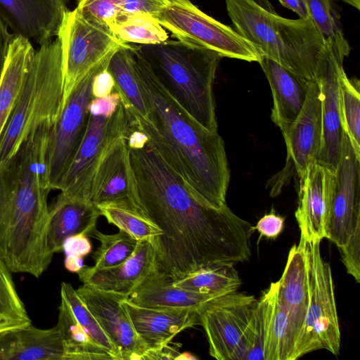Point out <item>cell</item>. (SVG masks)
<instances>
[{
  "label": "cell",
  "instance_id": "9a60e30c",
  "mask_svg": "<svg viewBox=\"0 0 360 360\" xmlns=\"http://www.w3.org/2000/svg\"><path fill=\"white\" fill-rule=\"evenodd\" d=\"M286 145L285 167L278 178L280 183L271 195L279 193V188L295 170L298 177L317 162L322 140L321 103L319 86L316 80L309 81L306 101L294 122L283 133Z\"/></svg>",
  "mask_w": 360,
  "mask_h": 360
},
{
  "label": "cell",
  "instance_id": "f35d334b",
  "mask_svg": "<svg viewBox=\"0 0 360 360\" xmlns=\"http://www.w3.org/2000/svg\"><path fill=\"white\" fill-rule=\"evenodd\" d=\"M127 0H77V8L85 17L110 29L123 15Z\"/></svg>",
  "mask_w": 360,
  "mask_h": 360
},
{
  "label": "cell",
  "instance_id": "836d02e7",
  "mask_svg": "<svg viewBox=\"0 0 360 360\" xmlns=\"http://www.w3.org/2000/svg\"><path fill=\"white\" fill-rule=\"evenodd\" d=\"M340 112L342 127L357 155L360 158L359 81L349 79L344 68L340 70Z\"/></svg>",
  "mask_w": 360,
  "mask_h": 360
},
{
  "label": "cell",
  "instance_id": "60d3db41",
  "mask_svg": "<svg viewBox=\"0 0 360 360\" xmlns=\"http://www.w3.org/2000/svg\"><path fill=\"white\" fill-rule=\"evenodd\" d=\"M347 272L360 282V223L356 224L346 243L338 248Z\"/></svg>",
  "mask_w": 360,
  "mask_h": 360
},
{
  "label": "cell",
  "instance_id": "f546056e",
  "mask_svg": "<svg viewBox=\"0 0 360 360\" xmlns=\"http://www.w3.org/2000/svg\"><path fill=\"white\" fill-rule=\"evenodd\" d=\"M58 309L56 326L64 342L66 360H115L79 323L68 304L62 297Z\"/></svg>",
  "mask_w": 360,
  "mask_h": 360
},
{
  "label": "cell",
  "instance_id": "1f68e13d",
  "mask_svg": "<svg viewBox=\"0 0 360 360\" xmlns=\"http://www.w3.org/2000/svg\"><path fill=\"white\" fill-rule=\"evenodd\" d=\"M309 18L329 43L334 51L344 59L351 47L345 39L340 23V16L334 0H304Z\"/></svg>",
  "mask_w": 360,
  "mask_h": 360
},
{
  "label": "cell",
  "instance_id": "681fc988",
  "mask_svg": "<svg viewBox=\"0 0 360 360\" xmlns=\"http://www.w3.org/2000/svg\"><path fill=\"white\" fill-rule=\"evenodd\" d=\"M195 359L196 358L188 353L180 354L178 359Z\"/></svg>",
  "mask_w": 360,
  "mask_h": 360
},
{
  "label": "cell",
  "instance_id": "5b68a950",
  "mask_svg": "<svg viewBox=\"0 0 360 360\" xmlns=\"http://www.w3.org/2000/svg\"><path fill=\"white\" fill-rule=\"evenodd\" d=\"M169 92L200 125L217 131L213 84L222 58L205 47L169 38L137 44Z\"/></svg>",
  "mask_w": 360,
  "mask_h": 360
},
{
  "label": "cell",
  "instance_id": "7c38bea8",
  "mask_svg": "<svg viewBox=\"0 0 360 360\" xmlns=\"http://www.w3.org/2000/svg\"><path fill=\"white\" fill-rule=\"evenodd\" d=\"M257 300L234 291L213 298L198 309L209 354L218 360H239L241 342Z\"/></svg>",
  "mask_w": 360,
  "mask_h": 360
},
{
  "label": "cell",
  "instance_id": "7bdbcfd3",
  "mask_svg": "<svg viewBox=\"0 0 360 360\" xmlns=\"http://www.w3.org/2000/svg\"><path fill=\"white\" fill-rule=\"evenodd\" d=\"M110 57L103 62L94 77L91 89L94 98L105 96L115 90L113 78L107 68Z\"/></svg>",
  "mask_w": 360,
  "mask_h": 360
},
{
  "label": "cell",
  "instance_id": "8d00e7d4",
  "mask_svg": "<svg viewBox=\"0 0 360 360\" xmlns=\"http://www.w3.org/2000/svg\"><path fill=\"white\" fill-rule=\"evenodd\" d=\"M60 297L65 300L77 321L91 338L98 345L105 348L113 356L115 360H121L120 354L114 345L70 283H61Z\"/></svg>",
  "mask_w": 360,
  "mask_h": 360
},
{
  "label": "cell",
  "instance_id": "e0dca14e",
  "mask_svg": "<svg viewBox=\"0 0 360 360\" xmlns=\"http://www.w3.org/2000/svg\"><path fill=\"white\" fill-rule=\"evenodd\" d=\"M76 292L94 316L121 360H142L147 349L136 334L122 301L128 296L83 284Z\"/></svg>",
  "mask_w": 360,
  "mask_h": 360
},
{
  "label": "cell",
  "instance_id": "d4e9b609",
  "mask_svg": "<svg viewBox=\"0 0 360 360\" xmlns=\"http://www.w3.org/2000/svg\"><path fill=\"white\" fill-rule=\"evenodd\" d=\"M221 295L198 293L176 286L172 278L155 269L127 300L145 308L198 311L207 302Z\"/></svg>",
  "mask_w": 360,
  "mask_h": 360
},
{
  "label": "cell",
  "instance_id": "4316f807",
  "mask_svg": "<svg viewBox=\"0 0 360 360\" xmlns=\"http://www.w3.org/2000/svg\"><path fill=\"white\" fill-rule=\"evenodd\" d=\"M35 51L30 40L13 35L0 82V137L15 106Z\"/></svg>",
  "mask_w": 360,
  "mask_h": 360
},
{
  "label": "cell",
  "instance_id": "b9f144b4",
  "mask_svg": "<svg viewBox=\"0 0 360 360\" xmlns=\"http://www.w3.org/2000/svg\"><path fill=\"white\" fill-rule=\"evenodd\" d=\"M120 103V96L115 89L105 96L93 97L89 104L88 110L91 115L109 117L114 114Z\"/></svg>",
  "mask_w": 360,
  "mask_h": 360
},
{
  "label": "cell",
  "instance_id": "484cf974",
  "mask_svg": "<svg viewBox=\"0 0 360 360\" xmlns=\"http://www.w3.org/2000/svg\"><path fill=\"white\" fill-rule=\"evenodd\" d=\"M259 63L272 92L271 120L283 134L300 113L306 101L309 82L266 57H262Z\"/></svg>",
  "mask_w": 360,
  "mask_h": 360
},
{
  "label": "cell",
  "instance_id": "ffe728a7",
  "mask_svg": "<svg viewBox=\"0 0 360 360\" xmlns=\"http://www.w3.org/2000/svg\"><path fill=\"white\" fill-rule=\"evenodd\" d=\"M278 297L288 317L292 360L304 326L310 300L307 258L304 245L299 242L290 248L281 278Z\"/></svg>",
  "mask_w": 360,
  "mask_h": 360
},
{
  "label": "cell",
  "instance_id": "7a4b0ae2",
  "mask_svg": "<svg viewBox=\"0 0 360 360\" xmlns=\"http://www.w3.org/2000/svg\"><path fill=\"white\" fill-rule=\"evenodd\" d=\"M132 51L148 120L126 111L131 126L148 136L198 202L216 209L224 207L230 172L222 138L200 125L177 102L137 44H132Z\"/></svg>",
  "mask_w": 360,
  "mask_h": 360
},
{
  "label": "cell",
  "instance_id": "30bf717a",
  "mask_svg": "<svg viewBox=\"0 0 360 360\" xmlns=\"http://www.w3.org/2000/svg\"><path fill=\"white\" fill-rule=\"evenodd\" d=\"M107 58L92 68L76 85L53 125L48 160L51 190H58L84 137L89 120L88 106L93 98L94 77Z\"/></svg>",
  "mask_w": 360,
  "mask_h": 360
},
{
  "label": "cell",
  "instance_id": "8fae6325",
  "mask_svg": "<svg viewBox=\"0 0 360 360\" xmlns=\"http://www.w3.org/2000/svg\"><path fill=\"white\" fill-rule=\"evenodd\" d=\"M130 129L121 103L111 117L89 114L84 137L58 190L69 198L89 202L91 182L103 153L118 138L128 136Z\"/></svg>",
  "mask_w": 360,
  "mask_h": 360
},
{
  "label": "cell",
  "instance_id": "9c48e42d",
  "mask_svg": "<svg viewBox=\"0 0 360 360\" xmlns=\"http://www.w3.org/2000/svg\"><path fill=\"white\" fill-rule=\"evenodd\" d=\"M57 37L62 49L63 108L85 75L127 43L108 27L83 15L77 8L66 12Z\"/></svg>",
  "mask_w": 360,
  "mask_h": 360
},
{
  "label": "cell",
  "instance_id": "2e32d148",
  "mask_svg": "<svg viewBox=\"0 0 360 360\" xmlns=\"http://www.w3.org/2000/svg\"><path fill=\"white\" fill-rule=\"evenodd\" d=\"M299 179V200L295 215L300 231V240L328 238L335 172L316 162Z\"/></svg>",
  "mask_w": 360,
  "mask_h": 360
},
{
  "label": "cell",
  "instance_id": "c3c4849f",
  "mask_svg": "<svg viewBox=\"0 0 360 360\" xmlns=\"http://www.w3.org/2000/svg\"><path fill=\"white\" fill-rule=\"evenodd\" d=\"M345 3L356 8L359 11L360 9V0H342Z\"/></svg>",
  "mask_w": 360,
  "mask_h": 360
},
{
  "label": "cell",
  "instance_id": "ee69618b",
  "mask_svg": "<svg viewBox=\"0 0 360 360\" xmlns=\"http://www.w3.org/2000/svg\"><path fill=\"white\" fill-rule=\"evenodd\" d=\"M283 227L284 219L274 213L265 214L255 226H252V230L256 229L261 236L270 239L276 238L283 231Z\"/></svg>",
  "mask_w": 360,
  "mask_h": 360
},
{
  "label": "cell",
  "instance_id": "5bb4252c",
  "mask_svg": "<svg viewBox=\"0 0 360 360\" xmlns=\"http://www.w3.org/2000/svg\"><path fill=\"white\" fill-rule=\"evenodd\" d=\"M344 60L325 41L315 78L320 90L322 122V140L317 162L333 172L340 162L344 136L339 84V74Z\"/></svg>",
  "mask_w": 360,
  "mask_h": 360
},
{
  "label": "cell",
  "instance_id": "603a6c76",
  "mask_svg": "<svg viewBox=\"0 0 360 360\" xmlns=\"http://www.w3.org/2000/svg\"><path fill=\"white\" fill-rule=\"evenodd\" d=\"M0 360H66L57 327L40 329L32 324L0 333Z\"/></svg>",
  "mask_w": 360,
  "mask_h": 360
},
{
  "label": "cell",
  "instance_id": "e575fe53",
  "mask_svg": "<svg viewBox=\"0 0 360 360\" xmlns=\"http://www.w3.org/2000/svg\"><path fill=\"white\" fill-rule=\"evenodd\" d=\"M32 324L11 272L0 257V333Z\"/></svg>",
  "mask_w": 360,
  "mask_h": 360
},
{
  "label": "cell",
  "instance_id": "f6af8a7d",
  "mask_svg": "<svg viewBox=\"0 0 360 360\" xmlns=\"http://www.w3.org/2000/svg\"><path fill=\"white\" fill-rule=\"evenodd\" d=\"M14 34L9 33L8 26L0 18V82L5 68L9 46Z\"/></svg>",
  "mask_w": 360,
  "mask_h": 360
},
{
  "label": "cell",
  "instance_id": "3957f363",
  "mask_svg": "<svg viewBox=\"0 0 360 360\" xmlns=\"http://www.w3.org/2000/svg\"><path fill=\"white\" fill-rule=\"evenodd\" d=\"M53 127L51 122L41 124L0 165V257L11 272L36 278L47 269L53 255L47 243Z\"/></svg>",
  "mask_w": 360,
  "mask_h": 360
},
{
  "label": "cell",
  "instance_id": "4dcf8cb0",
  "mask_svg": "<svg viewBox=\"0 0 360 360\" xmlns=\"http://www.w3.org/2000/svg\"><path fill=\"white\" fill-rule=\"evenodd\" d=\"M173 283L198 293L223 295L238 290L241 281L233 263L224 262L200 269Z\"/></svg>",
  "mask_w": 360,
  "mask_h": 360
},
{
  "label": "cell",
  "instance_id": "74e56055",
  "mask_svg": "<svg viewBox=\"0 0 360 360\" xmlns=\"http://www.w3.org/2000/svg\"><path fill=\"white\" fill-rule=\"evenodd\" d=\"M101 214L108 221L115 225L136 240H152L161 235L162 231L146 217L118 207L110 206L97 207Z\"/></svg>",
  "mask_w": 360,
  "mask_h": 360
},
{
  "label": "cell",
  "instance_id": "7402d4cb",
  "mask_svg": "<svg viewBox=\"0 0 360 360\" xmlns=\"http://www.w3.org/2000/svg\"><path fill=\"white\" fill-rule=\"evenodd\" d=\"M127 300L122 301V304L147 352L168 345L182 330L200 325L198 311L145 308Z\"/></svg>",
  "mask_w": 360,
  "mask_h": 360
},
{
  "label": "cell",
  "instance_id": "ba28073f",
  "mask_svg": "<svg viewBox=\"0 0 360 360\" xmlns=\"http://www.w3.org/2000/svg\"><path fill=\"white\" fill-rule=\"evenodd\" d=\"M155 18L179 40L213 50L221 57L258 63L263 57L235 30L207 15L190 0H165Z\"/></svg>",
  "mask_w": 360,
  "mask_h": 360
},
{
  "label": "cell",
  "instance_id": "d6a6232c",
  "mask_svg": "<svg viewBox=\"0 0 360 360\" xmlns=\"http://www.w3.org/2000/svg\"><path fill=\"white\" fill-rule=\"evenodd\" d=\"M110 30L126 43L153 44L168 39L166 30L157 19L146 13L120 15L110 27Z\"/></svg>",
  "mask_w": 360,
  "mask_h": 360
},
{
  "label": "cell",
  "instance_id": "f1b7e54d",
  "mask_svg": "<svg viewBox=\"0 0 360 360\" xmlns=\"http://www.w3.org/2000/svg\"><path fill=\"white\" fill-rule=\"evenodd\" d=\"M108 70L115 82V89L121 103L130 115L148 120L146 106L139 87L133 64L132 44L127 43L110 57Z\"/></svg>",
  "mask_w": 360,
  "mask_h": 360
},
{
  "label": "cell",
  "instance_id": "bcb514c9",
  "mask_svg": "<svg viewBox=\"0 0 360 360\" xmlns=\"http://www.w3.org/2000/svg\"><path fill=\"white\" fill-rule=\"evenodd\" d=\"M180 353L169 344L155 350L148 351L143 359H178Z\"/></svg>",
  "mask_w": 360,
  "mask_h": 360
},
{
  "label": "cell",
  "instance_id": "44dd1931",
  "mask_svg": "<svg viewBox=\"0 0 360 360\" xmlns=\"http://www.w3.org/2000/svg\"><path fill=\"white\" fill-rule=\"evenodd\" d=\"M155 269L152 240H139L134 252L124 262L104 269L84 266L77 274L84 285L129 296Z\"/></svg>",
  "mask_w": 360,
  "mask_h": 360
},
{
  "label": "cell",
  "instance_id": "d6986e66",
  "mask_svg": "<svg viewBox=\"0 0 360 360\" xmlns=\"http://www.w3.org/2000/svg\"><path fill=\"white\" fill-rule=\"evenodd\" d=\"M69 0H0V18L14 34L41 45L57 37Z\"/></svg>",
  "mask_w": 360,
  "mask_h": 360
},
{
  "label": "cell",
  "instance_id": "ac0fdd59",
  "mask_svg": "<svg viewBox=\"0 0 360 360\" xmlns=\"http://www.w3.org/2000/svg\"><path fill=\"white\" fill-rule=\"evenodd\" d=\"M335 177L328 239L338 248L346 243L356 224L360 223V158L356 155L345 133Z\"/></svg>",
  "mask_w": 360,
  "mask_h": 360
},
{
  "label": "cell",
  "instance_id": "d590c367",
  "mask_svg": "<svg viewBox=\"0 0 360 360\" xmlns=\"http://www.w3.org/2000/svg\"><path fill=\"white\" fill-rule=\"evenodd\" d=\"M92 235L101 243L93 254L95 261L94 266L96 269L112 267L124 262L133 254L138 242L122 230L109 235L96 229Z\"/></svg>",
  "mask_w": 360,
  "mask_h": 360
},
{
  "label": "cell",
  "instance_id": "7dc6e473",
  "mask_svg": "<svg viewBox=\"0 0 360 360\" xmlns=\"http://www.w3.org/2000/svg\"><path fill=\"white\" fill-rule=\"evenodd\" d=\"M279 2L293 12L300 18H309L304 0H278Z\"/></svg>",
  "mask_w": 360,
  "mask_h": 360
},
{
  "label": "cell",
  "instance_id": "4fadbf2b",
  "mask_svg": "<svg viewBox=\"0 0 360 360\" xmlns=\"http://www.w3.org/2000/svg\"><path fill=\"white\" fill-rule=\"evenodd\" d=\"M127 138H118L103 153L91 182L89 202L143 215Z\"/></svg>",
  "mask_w": 360,
  "mask_h": 360
},
{
  "label": "cell",
  "instance_id": "cb8c5ba5",
  "mask_svg": "<svg viewBox=\"0 0 360 360\" xmlns=\"http://www.w3.org/2000/svg\"><path fill=\"white\" fill-rule=\"evenodd\" d=\"M92 203L60 193L49 207L47 243L53 255L63 250L64 241L77 234L91 236L101 216Z\"/></svg>",
  "mask_w": 360,
  "mask_h": 360
},
{
  "label": "cell",
  "instance_id": "8992f818",
  "mask_svg": "<svg viewBox=\"0 0 360 360\" xmlns=\"http://www.w3.org/2000/svg\"><path fill=\"white\" fill-rule=\"evenodd\" d=\"M64 78L57 37L35 51L22 89L0 137V165L18 151L30 133L45 122L56 123L63 104Z\"/></svg>",
  "mask_w": 360,
  "mask_h": 360
},
{
  "label": "cell",
  "instance_id": "52a82bcc",
  "mask_svg": "<svg viewBox=\"0 0 360 360\" xmlns=\"http://www.w3.org/2000/svg\"><path fill=\"white\" fill-rule=\"evenodd\" d=\"M307 258L310 300L294 360L317 349L338 355L341 335L330 264L321 254L319 239L300 240Z\"/></svg>",
  "mask_w": 360,
  "mask_h": 360
},
{
  "label": "cell",
  "instance_id": "6da1fadb",
  "mask_svg": "<svg viewBox=\"0 0 360 360\" xmlns=\"http://www.w3.org/2000/svg\"><path fill=\"white\" fill-rule=\"evenodd\" d=\"M142 214L162 233L152 239L155 269L174 281L251 256L249 222L226 205L201 204L148 140L128 146Z\"/></svg>",
  "mask_w": 360,
  "mask_h": 360
},
{
  "label": "cell",
  "instance_id": "83f0119b",
  "mask_svg": "<svg viewBox=\"0 0 360 360\" xmlns=\"http://www.w3.org/2000/svg\"><path fill=\"white\" fill-rule=\"evenodd\" d=\"M259 300L264 315V360H292L288 317L278 297V281L272 282Z\"/></svg>",
  "mask_w": 360,
  "mask_h": 360
},
{
  "label": "cell",
  "instance_id": "ab89813d",
  "mask_svg": "<svg viewBox=\"0 0 360 360\" xmlns=\"http://www.w3.org/2000/svg\"><path fill=\"white\" fill-rule=\"evenodd\" d=\"M91 242L86 234L80 233L68 238L63 245L65 269L70 272L77 273L84 266L83 257L91 252Z\"/></svg>",
  "mask_w": 360,
  "mask_h": 360
},
{
  "label": "cell",
  "instance_id": "277c9868",
  "mask_svg": "<svg viewBox=\"0 0 360 360\" xmlns=\"http://www.w3.org/2000/svg\"><path fill=\"white\" fill-rule=\"evenodd\" d=\"M235 30L263 57L314 81L325 41L309 18L279 15L268 0H224Z\"/></svg>",
  "mask_w": 360,
  "mask_h": 360
}]
</instances>
